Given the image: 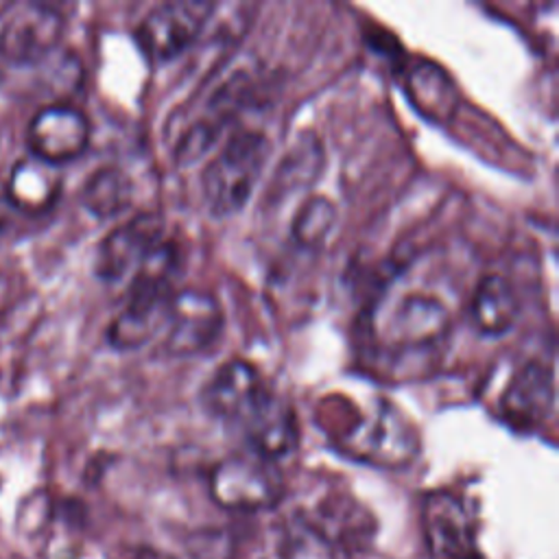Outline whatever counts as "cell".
I'll return each mask as SVG.
<instances>
[{
	"label": "cell",
	"mask_w": 559,
	"mask_h": 559,
	"mask_svg": "<svg viewBox=\"0 0 559 559\" xmlns=\"http://www.w3.org/2000/svg\"><path fill=\"white\" fill-rule=\"evenodd\" d=\"M177 249L162 240L140 262L133 273L127 301L107 328V343L116 349H135L153 338L166 325L170 301L175 297L173 277L177 273Z\"/></svg>",
	"instance_id": "cell-1"
},
{
	"label": "cell",
	"mask_w": 559,
	"mask_h": 559,
	"mask_svg": "<svg viewBox=\"0 0 559 559\" xmlns=\"http://www.w3.org/2000/svg\"><path fill=\"white\" fill-rule=\"evenodd\" d=\"M336 435L338 448L362 463L378 467H404L419 454V432L408 415L386 397H371L352 411Z\"/></svg>",
	"instance_id": "cell-2"
},
{
	"label": "cell",
	"mask_w": 559,
	"mask_h": 559,
	"mask_svg": "<svg viewBox=\"0 0 559 559\" xmlns=\"http://www.w3.org/2000/svg\"><path fill=\"white\" fill-rule=\"evenodd\" d=\"M269 155L271 142L262 131H234L201 175V197L207 212L216 218L240 212L251 199Z\"/></svg>",
	"instance_id": "cell-3"
},
{
	"label": "cell",
	"mask_w": 559,
	"mask_h": 559,
	"mask_svg": "<svg viewBox=\"0 0 559 559\" xmlns=\"http://www.w3.org/2000/svg\"><path fill=\"white\" fill-rule=\"evenodd\" d=\"M282 474L273 461L258 454H234L214 465L210 474V493L227 511H262L282 498Z\"/></svg>",
	"instance_id": "cell-4"
},
{
	"label": "cell",
	"mask_w": 559,
	"mask_h": 559,
	"mask_svg": "<svg viewBox=\"0 0 559 559\" xmlns=\"http://www.w3.org/2000/svg\"><path fill=\"white\" fill-rule=\"evenodd\" d=\"M214 2L168 0L153 7L135 28V41L151 63H166L181 55L203 31Z\"/></svg>",
	"instance_id": "cell-5"
},
{
	"label": "cell",
	"mask_w": 559,
	"mask_h": 559,
	"mask_svg": "<svg viewBox=\"0 0 559 559\" xmlns=\"http://www.w3.org/2000/svg\"><path fill=\"white\" fill-rule=\"evenodd\" d=\"M273 395L255 365L231 358L207 378L201 389V404L212 417L240 428Z\"/></svg>",
	"instance_id": "cell-6"
},
{
	"label": "cell",
	"mask_w": 559,
	"mask_h": 559,
	"mask_svg": "<svg viewBox=\"0 0 559 559\" xmlns=\"http://www.w3.org/2000/svg\"><path fill=\"white\" fill-rule=\"evenodd\" d=\"M63 26L52 4L20 2L0 24V57L13 66L39 63L59 46Z\"/></svg>",
	"instance_id": "cell-7"
},
{
	"label": "cell",
	"mask_w": 559,
	"mask_h": 559,
	"mask_svg": "<svg viewBox=\"0 0 559 559\" xmlns=\"http://www.w3.org/2000/svg\"><path fill=\"white\" fill-rule=\"evenodd\" d=\"M225 325L216 297L201 288L175 290L166 317L164 347L173 356H197L210 349Z\"/></svg>",
	"instance_id": "cell-8"
},
{
	"label": "cell",
	"mask_w": 559,
	"mask_h": 559,
	"mask_svg": "<svg viewBox=\"0 0 559 559\" xmlns=\"http://www.w3.org/2000/svg\"><path fill=\"white\" fill-rule=\"evenodd\" d=\"M421 531L430 559H483L465 502L445 489L421 500Z\"/></svg>",
	"instance_id": "cell-9"
},
{
	"label": "cell",
	"mask_w": 559,
	"mask_h": 559,
	"mask_svg": "<svg viewBox=\"0 0 559 559\" xmlns=\"http://www.w3.org/2000/svg\"><path fill=\"white\" fill-rule=\"evenodd\" d=\"M164 240V218L157 212H142L114 227L98 245L94 273L107 284L124 280L148 251Z\"/></svg>",
	"instance_id": "cell-10"
},
{
	"label": "cell",
	"mask_w": 559,
	"mask_h": 559,
	"mask_svg": "<svg viewBox=\"0 0 559 559\" xmlns=\"http://www.w3.org/2000/svg\"><path fill=\"white\" fill-rule=\"evenodd\" d=\"M90 120L72 105H46L26 127V144L33 157L52 166L72 162L90 146Z\"/></svg>",
	"instance_id": "cell-11"
},
{
	"label": "cell",
	"mask_w": 559,
	"mask_h": 559,
	"mask_svg": "<svg viewBox=\"0 0 559 559\" xmlns=\"http://www.w3.org/2000/svg\"><path fill=\"white\" fill-rule=\"evenodd\" d=\"M450 325L452 314L441 299L432 295H404L393 308L384 334L393 349L421 352L435 349L445 341Z\"/></svg>",
	"instance_id": "cell-12"
},
{
	"label": "cell",
	"mask_w": 559,
	"mask_h": 559,
	"mask_svg": "<svg viewBox=\"0 0 559 559\" xmlns=\"http://www.w3.org/2000/svg\"><path fill=\"white\" fill-rule=\"evenodd\" d=\"M555 408V376L539 360L524 362L507 382L500 395V413L518 430H533Z\"/></svg>",
	"instance_id": "cell-13"
},
{
	"label": "cell",
	"mask_w": 559,
	"mask_h": 559,
	"mask_svg": "<svg viewBox=\"0 0 559 559\" xmlns=\"http://www.w3.org/2000/svg\"><path fill=\"white\" fill-rule=\"evenodd\" d=\"M61 188L63 177L59 166H52L28 153L13 162L4 186V199L9 207L37 216L57 203Z\"/></svg>",
	"instance_id": "cell-14"
},
{
	"label": "cell",
	"mask_w": 559,
	"mask_h": 559,
	"mask_svg": "<svg viewBox=\"0 0 559 559\" xmlns=\"http://www.w3.org/2000/svg\"><path fill=\"white\" fill-rule=\"evenodd\" d=\"M520 295L513 284L500 275H483L469 299V321L483 336H502L520 319Z\"/></svg>",
	"instance_id": "cell-15"
},
{
	"label": "cell",
	"mask_w": 559,
	"mask_h": 559,
	"mask_svg": "<svg viewBox=\"0 0 559 559\" xmlns=\"http://www.w3.org/2000/svg\"><path fill=\"white\" fill-rule=\"evenodd\" d=\"M240 432L249 445L251 454H258L266 461H277L290 454L297 445V419L288 404L273 395L253 417H249Z\"/></svg>",
	"instance_id": "cell-16"
},
{
	"label": "cell",
	"mask_w": 559,
	"mask_h": 559,
	"mask_svg": "<svg viewBox=\"0 0 559 559\" xmlns=\"http://www.w3.org/2000/svg\"><path fill=\"white\" fill-rule=\"evenodd\" d=\"M406 92L415 109L437 122L448 120L456 107V90L452 81L439 66L430 61H417L408 70Z\"/></svg>",
	"instance_id": "cell-17"
},
{
	"label": "cell",
	"mask_w": 559,
	"mask_h": 559,
	"mask_svg": "<svg viewBox=\"0 0 559 559\" xmlns=\"http://www.w3.org/2000/svg\"><path fill=\"white\" fill-rule=\"evenodd\" d=\"M131 179L116 166H103L92 173L81 190L83 207L98 218H111L120 214L131 205Z\"/></svg>",
	"instance_id": "cell-18"
},
{
	"label": "cell",
	"mask_w": 559,
	"mask_h": 559,
	"mask_svg": "<svg viewBox=\"0 0 559 559\" xmlns=\"http://www.w3.org/2000/svg\"><path fill=\"white\" fill-rule=\"evenodd\" d=\"M280 559H336L328 535L306 515H293L282 531Z\"/></svg>",
	"instance_id": "cell-19"
},
{
	"label": "cell",
	"mask_w": 559,
	"mask_h": 559,
	"mask_svg": "<svg viewBox=\"0 0 559 559\" xmlns=\"http://www.w3.org/2000/svg\"><path fill=\"white\" fill-rule=\"evenodd\" d=\"M334 221H336L334 203L328 197L312 194L299 205V210L293 218V227H290L293 240L299 247L317 249L330 236Z\"/></svg>",
	"instance_id": "cell-20"
}]
</instances>
